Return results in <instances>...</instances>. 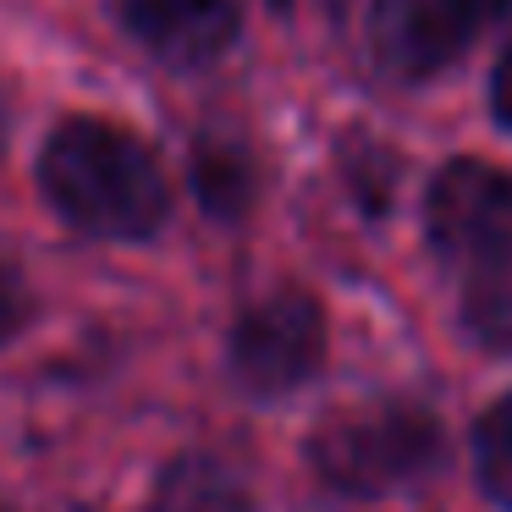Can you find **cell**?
I'll use <instances>...</instances> for the list:
<instances>
[{
    "label": "cell",
    "instance_id": "1",
    "mask_svg": "<svg viewBox=\"0 0 512 512\" xmlns=\"http://www.w3.org/2000/svg\"><path fill=\"white\" fill-rule=\"evenodd\" d=\"M39 188L61 221L105 243H144L171 215V182L155 149L105 116H67L45 138Z\"/></svg>",
    "mask_w": 512,
    "mask_h": 512
},
{
    "label": "cell",
    "instance_id": "2",
    "mask_svg": "<svg viewBox=\"0 0 512 512\" xmlns=\"http://www.w3.org/2000/svg\"><path fill=\"white\" fill-rule=\"evenodd\" d=\"M424 232L452 276L468 336L512 353V177L490 160L441 166L424 193Z\"/></svg>",
    "mask_w": 512,
    "mask_h": 512
},
{
    "label": "cell",
    "instance_id": "3",
    "mask_svg": "<svg viewBox=\"0 0 512 512\" xmlns=\"http://www.w3.org/2000/svg\"><path fill=\"white\" fill-rule=\"evenodd\" d=\"M309 457L325 485L375 501L430 474L441 457V430L424 408L380 402V408H353L325 419L320 435L309 441Z\"/></svg>",
    "mask_w": 512,
    "mask_h": 512
},
{
    "label": "cell",
    "instance_id": "4",
    "mask_svg": "<svg viewBox=\"0 0 512 512\" xmlns=\"http://www.w3.org/2000/svg\"><path fill=\"white\" fill-rule=\"evenodd\" d=\"M232 380L259 402L303 391L325 364V309L309 292H270L232 331Z\"/></svg>",
    "mask_w": 512,
    "mask_h": 512
},
{
    "label": "cell",
    "instance_id": "5",
    "mask_svg": "<svg viewBox=\"0 0 512 512\" xmlns=\"http://www.w3.org/2000/svg\"><path fill=\"white\" fill-rule=\"evenodd\" d=\"M512 0H375L369 39L386 72L435 78L446 72L490 23H501Z\"/></svg>",
    "mask_w": 512,
    "mask_h": 512
},
{
    "label": "cell",
    "instance_id": "6",
    "mask_svg": "<svg viewBox=\"0 0 512 512\" xmlns=\"http://www.w3.org/2000/svg\"><path fill=\"white\" fill-rule=\"evenodd\" d=\"M116 23L138 50L177 72L215 67L243 34L237 0H116Z\"/></svg>",
    "mask_w": 512,
    "mask_h": 512
},
{
    "label": "cell",
    "instance_id": "7",
    "mask_svg": "<svg viewBox=\"0 0 512 512\" xmlns=\"http://www.w3.org/2000/svg\"><path fill=\"white\" fill-rule=\"evenodd\" d=\"M155 512H254V496L221 457H177L155 490Z\"/></svg>",
    "mask_w": 512,
    "mask_h": 512
},
{
    "label": "cell",
    "instance_id": "8",
    "mask_svg": "<svg viewBox=\"0 0 512 512\" xmlns=\"http://www.w3.org/2000/svg\"><path fill=\"white\" fill-rule=\"evenodd\" d=\"M474 479L501 512H512V391L490 402L474 424Z\"/></svg>",
    "mask_w": 512,
    "mask_h": 512
},
{
    "label": "cell",
    "instance_id": "9",
    "mask_svg": "<svg viewBox=\"0 0 512 512\" xmlns=\"http://www.w3.org/2000/svg\"><path fill=\"white\" fill-rule=\"evenodd\" d=\"M193 182H199V199H204L210 215H237L248 204V193H254V177H248L243 155H237V149H221V144L199 149V171H193Z\"/></svg>",
    "mask_w": 512,
    "mask_h": 512
},
{
    "label": "cell",
    "instance_id": "10",
    "mask_svg": "<svg viewBox=\"0 0 512 512\" xmlns=\"http://www.w3.org/2000/svg\"><path fill=\"white\" fill-rule=\"evenodd\" d=\"M28 314H34V298H28V287L12 276V270H0V347H6L17 331H23Z\"/></svg>",
    "mask_w": 512,
    "mask_h": 512
},
{
    "label": "cell",
    "instance_id": "11",
    "mask_svg": "<svg viewBox=\"0 0 512 512\" xmlns=\"http://www.w3.org/2000/svg\"><path fill=\"white\" fill-rule=\"evenodd\" d=\"M490 111H496V122L512 133V45L496 56V72H490Z\"/></svg>",
    "mask_w": 512,
    "mask_h": 512
},
{
    "label": "cell",
    "instance_id": "12",
    "mask_svg": "<svg viewBox=\"0 0 512 512\" xmlns=\"http://www.w3.org/2000/svg\"><path fill=\"white\" fill-rule=\"evenodd\" d=\"M6 127H12V116H6V94H0V149H6Z\"/></svg>",
    "mask_w": 512,
    "mask_h": 512
}]
</instances>
